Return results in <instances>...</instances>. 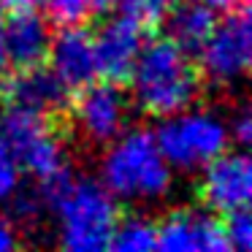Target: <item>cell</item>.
<instances>
[{"instance_id":"6da1fadb","label":"cell","mask_w":252,"mask_h":252,"mask_svg":"<svg viewBox=\"0 0 252 252\" xmlns=\"http://www.w3.org/2000/svg\"><path fill=\"white\" fill-rule=\"evenodd\" d=\"M49 214L57 222V244L73 252L109 250L120 220L117 198L90 176H76L71 168L38 182Z\"/></svg>"},{"instance_id":"7a4b0ae2","label":"cell","mask_w":252,"mask_h":252,"mask_svg":"<svg viewBox=\"0 0 252 252\" xmlns=\"http://www.w3.org/2000/svg\"><path fill=\"white\" fill-rule=\"evenodd\" d=\"M130 103L147 117H168L195 106L203 87V76L192 63L190 52L163 35L144 41L130 68Z\"/></svg>"},{"instance_id":"3957f363","label":"cell","mask_w":252,"mask_h":252,"mask_svg":"<svg viewBox=\"0 0 252 252\" xmlns=\"http://www.w3.org/2000/svg\"><path fill=\"white\" fill-rule=\"evenodd\" d=\"M98 182L117 201L130 206H147L171 195L174 168L165 163L152 130L127 127L103 147Z\"/></svg>"},{"instance_id":"277c9868","label":"cell","mask_w":252,"mask_h":252,"mask_svg":"<svg viewBox=\"0 0 252 252\" xmlns=\"http://www.w3.org/2000/svg\"><path fill=\"white\" fill-rule=\"evenodd\" d=\"M152 133L165 163L179 174L201 171L230 144L228 120L214 109H195V106L160 117L158 130Z\"/></svg>"},{"instance_id":"5b68a950","label":"cell","mask_w":252,"mask_h":252,"mask_svg":"<svg viewBox=\"0 0 252 252\" xmlns=\"http://www.w3.org/2000/svg\"><path fill=\"white\" fill-rule=\"evenodd\" d=\"M55 117L3 106L0 109V141L14 155L22 174L35 182L57 176L68 168V149L57 130Z\"/></svg>"},{"instance_id":"8992f818","label":"cell","mask_w":252,"mask_h":252,"mask_svg":"<svg viewBox=\"0 0 252 252\" xmlns=\"http://www.w3.org/2000/svg\"><path fill=\"white\" fill-rule=\"evenodd\" d=\"M65 114L87 147L103 149L130 127V95L122 90V84L95 79L93 84L76 90V95L68 100Z\"/></svg>"},{"instance_id":"52a82bcc","label":"cell","mask_w":252,"mask_h":252,"mask_svg":"<svg viewBox=\"0 0 252 252\" xmlns=\"http://www.w3.org/2000/svg\"><path fill=\"white\" fill-rule=\"evenodd\" d=\"M198 57L201 76L217 87H233L247 76L252 60V30L247 6L225 14L222 22L214 25L206 44L198 49Z\"/></svg>"},{"instance_id":"ba28073f","label":"cell","mask_w":252,"mask_h":252,"mask_svg":"<svg viewBox=\"0 0 252 252\" xmlns=\"http://www.w3.org/2000/svg\"><path fill=\"white\" fill-rule=\"evenodd\" d=\"M198 201L203 209L217 214H230L236 209H247L252 198V163L241 149H225L201 168L198 179Z\"/></svg>"},{"instance_id":"9c48e42d","label":"cell","mask_w":252,"mask_h":252,"mask_svg":"<svg viewBox=\"0 0 252 252\" xmlns=\"http://www.w3.org/2000/svg\"><path fill=\"white\" fill-rule=\"evenodd\" d=\"M155 250L165 252H225L222 222L209 209L179 206L155 222Z\"/></svg>"},{"instance_id":"30bf717a","label":"cell","mask_w":252,"mask_h":252,"mask_svg":"<svg viewBox=\"0 0 252 252\" xmlns=\"http://www.w3.org/2000/svg\"><path fill=\"white\" fill-rule=\"evenodd\" d=\"M68 100H71V93L49 68H44V63L30 68H14L11 73L6 71L0 76V103L3 106L57 117L65 114Z\"/></svg>"},{"instance_id":"8fae6325","label":"cell","mask_w":252,"mask_h":252,"mask_svg":"<svg viewBox=\"0 0 252 252\" xmlns=\"http://www.w3.org/2000/svg\"><path fill=\"white\" fill-rule=\"evenodd\" d=\"M144 41H147L144 38V25H138L136 19L125 17V14L109 17L98 28V33L93 35L98 76L117 84H125Z\"/></svg>"},{"instance_id":"7c38bea8","label":"cell","mask_w":252,"mask_h":252,"mask_svg":"<svg viewBox=\"0 0 252 252\" xmlns=\"http://www.w3.org/2000/svg\"><path fill=\"white\" fill-rule=\"evenodd\" d=\"M46 60H49V71L65 84L68 93H76L100 79L93 33H87L82 25L63 28L57 35H52Z\"/></svg>"},{"instance_id":"4fadbf2b","label":"cell","mask_w":252,"mask_h":252,"mask_svg":"<svg viewBox=\"0 0 252 252\" xmlns=\"http://www.w3.org/2000/svg\"><path fill=\"white\" fill-rule=\"evenodd\" d=\"M3 38H6L8 68L41 65L46 60L52 41L49 19L33 11V6L8 11V19H3Z\"/></svg>"},{"instance_id":"5bb4252c","label":"cell","mask_w":252,"mask_h":252,"mask_svg":"<svg viewBox=\"0 0 252 252\" xmlns=\"http://www.w3.org/2000/svg\"><path fill=\"white\" fill-rule=\"evenodd\" d=\"M165 22H168V38L174 44H179L185 52H198L212 35L214 25H217V14L195 0H187V3H176L171 8Z\"/></svg>"},{"instance_id":"9a60e30c","label":"cell","mask_w":252,"mask_h":252,"mask_svg":"<svg viewBox=\"0 0 252 252\" xmlns=\"http://www.w3.org/2000/svg\"><path fill=\"white\" fill-rule=\"evenodd\" d=\"M111 250L120 252H147L155 250V220L144 214H127L117 220V228L111 233Z\"/></svg>"},{"instance_id":"2e32d148","label":"cell","mask_w":252,"mask_h":252,"mask_svg":"<svg viewBox=\"0 0 252 252\" xmlns=\"http://www.w3.org/2000/svg\"><path fill=\"white\" fill-rule=\"evenodd\" d=\"M41 6H44V17L57 28L84 25L98 11H106L103 0H41Z\"/></svg>"},{"instance_id":"e0dca14e","label":"cell","mask_w":252,"mask_h":252,"mask_svg":"<svg viewBox=\"0 0 252 252\" xmlns=\"http://www.w3.org/2000/svg\"><path fill=\"white\" fill-rule=\"evenodd\" d=\"M114 3L122 8L125 17L136 19L144 28H155V25L165 22V17L179 0H114Z\"/></svg>"},{"instance_id":"ac0fdd59","label":"cell","mask_w":252,"mask_h":252,"mask_svg":"<svg viewBox=\"0 0 252 252\" xmlns=\"http://www.w3.org/2000/svg\"><path fill=\"white\" fill-rule=\"evenodd\" d=\"M225 239H228V250H250L252 247V217H250V206L247 209H236V212L225 214Z\"/></svg>"},{"instance_id":"d6986e66","label":"cell","mask_w":252,"mask_h":252,"mask_svg":"<svg viewBox=\"0 0 252 252\" xmlns=\"http://www.w3.org/2000/svg\"><path fill=\"white\" fill-rule=\"evenodd\" d=\"M19 187H22V168L6 149V144L0 141V209L8 206V201L17 195Z\"/></svg>"},{"instance_id":"ffe728a7","label":"cell","mask_w":252,"mask_h":252,"mask_svg":"<svg viewBox=\"0 0 252 252\" xmlns=\"http://www.w3.org/2000/svg\"><path fill=\"white\" fill-rule=\"evenodd\" d=\"M228 133H230V141H236L239 147H247L252 138V114H250V106L239 103V109L230 114L228 120Z\"/></svg>"},{"instance_id":"44dd1931","label":"cell","mask_w":252,"mask_h":252,"mask_svg":"<svg viewBox=\"0 0 252 252\" xmlns=\"http://www.w3.org/2000/svg\"><path fill=\"white\" fill-rule=\"evenodd\" d=\"M22 244L19 239V228L8 214L0 212V252H8V250H17Z\"/></svg>"},{"instance_id":"7402d4cb","label":"cell","mask_w":252,"mask_h":252,"mask_svg":"<svg viewBox=\"0 0 252 252\" xmlns=\"http://www.w3.org/2000/svg\"><path fill=\"white\" fill-rule=\"evenodd\" d=\"M195 3L206 6L209 11H214V14H230V11H236V8L247 6V0H195Z\"/></svg>"},{"instance_id":"603a6c76","label":"cell","mask_w":252,"mask_h":252,"mask_svg":"<svg viewBox=\"0 0 252 252\" xmlns=\"http://www.w3.org/2000/svg\"><path fill=\"white\" fill-rule=\"evenodd\" d=\"M8 71V57H6V38H3V14H0V76Z\"/></svg>"},{"instance_id":"cb8c5ba5","label":"cell","mask_w":252,"mask_h":252,"mask_svg":"<svg viewBox=\"0 0 252 252\" xmlns=\"http://www.w3.org/2000/svg\"><path fill=\"white\" fill-rule=\"evenodd\" d=\"M35 0H0V8L6 11H19V8H30Z\"/></svg>"},{"instance_id":"d4e9b609","label":"cell","mask_w":252,"mask_h":252,"mask_svg":"<svg viewBox=\"0 0 252 252\" xmlns=\"http://www.w3.org/2000/svg\"><path fill=\"white\" fill-rule=\"evenodd\" d=\"M103 6L109 8V6H114V0H103Z\"/></svg>"}]
</instances>
